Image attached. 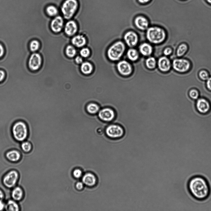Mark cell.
Instances as JSON below:
<instances>
[{
    "mask_svg": "<svg viewBox=\"0 0 211 211\" xmlns=\"http://www.w3.org/2000/svg\"><path fill=\"white\" fill-rule=\"evenodd\" d=\"M172 53V50L170 47L166 48L163 51V53L165 56H169Z\"/></svg>",
    "mask_w": 211,
    "mask_h": 211,
    "instance_id": "obj_39",
    "label": "cell"
},
{
    "mask_svg": "<svg viewBox=\"0 0 211 211\" xmlns=\"http://www.w3.org/2000/svg\"><path fill=\"white\" fill-rule=\"evenodd\" d=\"M4 196L3 193L2 191L0 190V200H1L3 198Z\"/></svg>",
    "mask_w": 211,
    "mask_h": 211,
    "instance_id": "obj_45",
    "label": "cell"
},
{
    "mask_svg": "<svg viewBox=\"0 0 211 211\" xmlns=\"http://www.w3.org/2000/svg\"><path fill=\"white\" fill-rule=\"evenodd\" d=\"M90 51L89 49L87 48H83L81 49L80 52L81 56L84 57H87L90 55Z\"/></svg>",
    "mask_w": 211,
    "mask_h": 211,
    "instance_id": "obj_35",
    "label": "cell"
},
{
    "mask_svg": "<svg viewBox=\"0 0 211 211\" xmlns=\"http://www.w3.org/2000/svg\"><path fill=\"white\" fill-rule=\"evenodd\" d=\"M44 10L46 14L50 17L56 16L59 13L58 8L54 5L50 4L47 6Z\"/></svg>",
    "mask_w": 211,
    "mask_h": 211,
    "instance_id": "obj_21",
    "label": "cell"
},
{
    "mask_svg": "<svg viewBox=\"0 0 211 211\" xmlns=\"http://www.w3.org/2000/svg\"><path fill=\"white\" fill-rule=\"evenodd\" d=\"M74 176L76 178H79L82 175V172L79 169L75 170L73 172Z\"/></svg>",
    "mask_w": 211,
    "mask_h": 211,
    "instance_id": "obj_37",
    "label": "cell"
},
{
    "mask_svg": "<svg viewBox=\"0 0 211 211\" xmlns=\"http://www.w3.org/2000/svg\"><path fill=\"white\" fill-rule=\"evenodd\" d=\"M198 76L200 79L203 81H206L209 77L208 73L205 70L200 71Z\"/></svg>",
    "mask_w": 211,
    "mask_h": 211,
    "instance_id": "obj_34",
    "label": "cell"
},
{
    "mask_svg": "<svg viewBox=\"0 0 211 211\" xmlns=\"http://www.w3.org/2000/svg\"><path fill=\"white\" fill-rule=\"evenodd\" d=\"M157 65L159 69L164 72L169 71L171 66L169 59L166 56L161 57L159 58Z\"/></svg>",
    "mask_w": 211,
    "mask_h": 211,
    "instance_id": "obj_16",
    "label": "cell"
},
{
    "mask_svg": "<svg viewBox=\"0 0 211 211\" xmlns=\"http://www.w3.org/2000/svg\"><path fill=\"white\" fill-rule=\"evenodd\" d=\"M205 85L207 89L211 91V77H209L206 81Z\"/></svg>",
    "mask_w": 211,
    "mask_h": 211,
    "instance_id": "obj_36",
    "label": "cell"
},
{
    "mask_svg": "<svg viewBox=\"0 0 211 211\" xmlns=\"http://www.w3.org/2000/svg\"><path fill=\"white\" fill-rule=\"evenodd\" d=\"M64 20L62 17L57 15L52 20L50 23V27L52 31L55 32H60L63 27Z\"/></svg>",
    "mask_w": 211,
    "mask_h": 211,
    "instance_id": "obj_15",
    "label": "cell"
},
{
    "mask_svg": "<svg viewBox=\"0 0 211 211\" xmlns=\"http://www.w3.org/2000/svg\"><path fill=\"white\" fill-rule=\"evenodd\" d=\"M82 181L84 184L88 186H92L94 185L96 182L95 176L90 173L85 174L83 177Z\"/></svg>",
    "mask_w": 211,
    "mask_h": 211,
    "instance_id": "obj_20",
    "label": "cell"
},
{
    "mask_svg": "<svg viewBox=\"0 0 211 211\" xmlns=\"http://www.w3.org/2000/svg\"><path fill=\"white\" fill-rule=\"evenodd\" d=\"M5 49L4 46L0 43V58H2L4 54Z\"/></svg>",
    "mask_w": 211,
    "mask_h": 211,
    "instance_id": "obj_40",
    "label": "cell"
},
{
    "mask_svg": "<svg viewBox=\"0 0 211 211\" xmlns=\"http://www.w3.org/2000/svg\"><path fill=\"white\" fill-rule=\"evenodd\" d=\"M196 109L200 114L205 115L209 113L211 110V104L206 98L200 97L195 101Z\"/></svg>",
    "mask_w": 211,
    "mask_h": 211,
    "instance_id": "obj_6",
    "label": "cell"
},
{
    "mask_svg": "<svg viewBox=\"0 0 211 211\" xmlns=\"http://www.w3.org/2000/svg\"><path fill=\"white\" fill-rule=\"evenodd\" d=\"M187 187L190 195L197 201H203L207 200L211 193L209 182L205 177L200 175H193L190 178L187 182Z\"/></svg>",
    "mask_w": 211,
    "mask_h": 211,
    "instance_id": "obj_1",
    "label": "cell"
},
{
    "mask_svg": "<svg viewBox=\"0 0 211 211\" xmlns=\"http://www.w3.org/2000/svg\"><path fill=\"white\" fill-rule=\"evenodd\" d=\"M99 118L103 121L109 122L113 120L115 117V113L113 109L107 107L101 109L98 114Z\"/></svg>",
    "mask_w": 211,
    "mask_h": 211,
    "instance_id": "obj_11",
    "label": "cell"
},
{
    "mask_svg": "<svg viewBox=\"0 0 211 211\" xmlns=\"http://www.w3.org/2000/svg\"><path fill=\"white\" fill-rule=\"evenodd\" d=\"M75 61L76 63L80 64L82 63L83 60L82 58L81 57L79 56H77L75 58Z\"/></svg>",
    "mask_w": 211,
    "mask_h": 211,
    "instance_id": "obj_42",
    "label": "cell"
},
{
    "mask_svg": "<svg viewBox=\"0 0 211 211\" xmlns=\"http://www.w3.org/2000/svg\"><path fill=\"white\" fill-rule=\"evenodd\" d=\"M106 135L111 138H118L122 137L124 134L123 128L116 124H112L106 127L105 130Z\"/></svg>",
    "mask_w": 211,
    "mask_h": 211,
    "instance_id": "obj_7",
    "label": "cell"
},
{
    "mask_svg": "<svg viewBox=\"0 0 211 211\" xmlns=\"http://www.w3.org/2000/svg\"><path fill=\"white\" fill-rule=\"evenodd\" d=\"M124 40L128 46L133 47L137 44L139 38L137 34L133 31H129L126 32L124 35Z\"/></svg>",
    "mask_w": 211,
    "mask_h": 211,
    "instance_id": "obj_14",
    "label": "cell"
},
{
    "mask_svg": "<svg viewBox=\"0 0 211 211\" xmlns=\"http://www.w3.org/2000/svg\"><path fill=\"white\" fill-rule=\"evenodd\" d=\"M127 56L129 60L134 61L138 60L139 57V54L136 49L133 48H131L127 50Z\"/></svg>",
    "mask_w": 211,
    "mask_h": 211,
    "instance_id": "obj_24",
    "label": "cell"
},
{
    "mask_svg": "<svg viewBox=\"0 0 211 211\" xmlns=\"http://www.w3.org/2000/svg\"><path fill=\"white\" fill-rule=\"evenodd\" d=\"M40 46V43L36 39L32 40L29 44V50L32 52L34 53L39 49Z\"/></svg>",
    "mask_w": 211,
    "mask_h": 211,
    "instance_id": "obj_28",
    "label": "cell"
},
{
    "mask_svg": "<svg viewBox=\"0 0 211 211\" xmlns=\"http://www.w3.org/2000/svg\"><path fill=\"white\" fill-rule=\"evenodd\" d=\"M145 65L149 69H153L156 66L157 62L155 58L153 57H148L145 60Z\"/></svg>",
    "mask_w": 211,
    "mask_h": 211,
    "instance_id": "obj_29",
    "label": "cell"
},
{
    "mask_svg": "<svg viewBox=\"0 0 211 211\" xmlns=\"http://www.w3.org/2000/svg\"><path fill=\"white\" fill-rule=\"evenodd\" d=\"M117 68L119 73L124 76L130 75L133 70L131 64L126 60H121L117 65Z\"/></svg>",
    "mask_w": 211,
    "mask_h": 211,
    "instance_id": "obj_12",
    "label": "cell"
},
{
    "mask_svg": "<svg viewBox=\"0 0 211 211\" xmlns=\"http://www.w3.org/2000/svg\"><path fill=\"white\" fill-rule=\"evenodd\" d=\"M79 7L78 0H64L61 6L60 11L63 17L69 20L75 14Z\"/></svg>",
    "mask_w": 211,
    "mask_h": 211,
    "instance_id": "obj_4",
    "label": "cell"
},
{
    "mask_svg": "<svg viewBox=\"0 0 211 211\" xmlns=\"http://www.w3.org/2000/svg\"><path fill=\"white\" fill-rule=\"evenodd\" d=\"M139 49L140 53L142 55L145 56H150L152 54L153 51L152 46L147 43L141 44L139 46Z\"/></svg>",
    "mask_w": 211,
    "mask_h": 211,
    "instance_id": "obj_18",
    "label": "cell"
},
{
    "mask_svg": "<svg viewBox=\"0 0 211 211\" xmlns=\"http://www.w3.org/2000/svg\"><path fill=\"white\" fill-rule=\"evenodd\" d=\"M32 144L28 141H24L22 142L20 145L22 150L25 152L30 151L32 148Z\"/></svg>",
    "mask_w": 211,
    "mask_h": 211,
    "instance_id": "obj_33",
    "label": "cell"
},
{
    "mask_svg": "<svg viewBox=\"0 0 211 211\" xmlns=\"http://www.w3.org/2000/svg\"><path fill=\"white\" fill-rule=\"evenodd\" d=\"M187 49L188 47L186 44H180L176 51L177 55L179 57L182 56L186 52Z\"/></svg>",
    "mask_w": 211,
    "mask_h": 211,
    "instance_id": "obj_31",
    "label": "cell"
},
{
    "mask_svg": "<svg viewBox=\"0 0 211 211\" xmlns=\"http://www.w3.org/2000/svg\"><path fill=\"white\" fill-rule=\"evenodd\" d=\"M140 4L145 5L149 3L152 0H136Z\"/></svg>",
    "mask_w": 211,
    "mask_h": 211,
    "instance_id": "obj_41",
    "label": "cell"
},
{
    "mask_svg": "<svg viewBox=\"0 0 211 211\" xmlns=\"http://www.w3.org/2000/svg\"><path fill=\"white\" fill-rule=\"evenodd\" d=\"M65 52L68 57L72 58L75 56L76 51V49L73 46L71 45H69L66 48Z\"/></svg>",
    "mask_w": 211,
    "mask_h": 211,
    "instance_id": "obj_32",
    "label": "cell"
},
{
    "mask_svg": "<svg viewBox=\"0 0 211 211\" xmlns=\"http://www.w3.org/2000/svg\"><path fill=\"white\" fill-rule=\"evenodd\" d=\"M82 72L86 75L90 74L93 70L92 65L88 62H85L82 63L80 67Z\"/></svg>",
    "mask_w": 211,
    "mask_h": 211,
    "instance_id": "obj_25",
    "label": "cell"
},
{
    "mask_svg": "<svg viewBox=\"0 0 211 211\" xmlns=\"http://www.w3.org/2000/svg\"><path fill=\"white\" fill-rule=\"evenodd\" d=\"M146 37L150 43L157 44L163 42L166 37L165 31L162 28L157 26L148 27L147 29Z\"/></svg>",
    "mask_w": 211,
    "mask_h": 211,
    "instance_id": "obj_3",
    "label": "cell"
},
{
    "mask_svg": "<svg viewBox=\"0 0 211 211\" xmlns=\"http://www.w3.org/2000/svg\"><path fill=\"white\" fill-rule=\"evenodd\" d=\"M209 3L211 4V0H206Z\"/></svg>",
    "mask_w": 211,
    "mask_h": 211,
    "instance_id": "obj_46",
    "label": "cell"
},
{
    "mask_svg": "<svg viewBox=\"0 0 211 211\" xmlns=\"http://www.w3.org/2000/svg\"><path fill=\"white\" fill-rule=\"evenodd\" d=\"M11 195L14 200H19L23 197V191L20 188L18 187H16L13 190Z\"/></svg>",
    "mask_w": 211,
    "mask_h": 211,
    "instance_id": "obj_26",
    "label": "cell"
},
{
    "mask_svg": "<svg viewBox=\"0 0 211 211\" xmlns=\"http://www.w3.org/2000/svg\"><path fill=\"white\" fill-rule=\"evenodd\" d=\"M188 95L191 99L195 101L200 97L199 91L196 88L190 89L188 92Z\"/></svg>",
    "mask_w": 211,
    "mask_h": 211,
    "instance_id": "obj_30",
    "label": "cell"
},
{
    "mask_svg": "<svg viewBox=\"0 0 211 211\" xmlns=\"http://www.w3.org/2000/svg\"><path fill=\"white\" fill-rule=\"evenodd\" d=\"M6 73L4 70L0 69V83L2 82L5 79Z\"/></svg>",
    "mask_w": 211,
    "mask_h": 211,
    "instance_id": "obj_38",
    "label": "cell"
},
{
    "mask_svg": "<svg viewBox=\"0 0 211 211\" xmlns=\"http://www.w3.org/2000/svg\"><path fill=\"white\" fill-rule=\"evenodd\" d=\"M5 208L7 211H18L19 207L17 204L12 200H9L5 205Z\"/></svg>",
    "mask_w": 211,
    "mask_h": 211,
    "instance_id": "obj_27",
    "label": "cell"
},
{
    "mask_svg": "<svg viewBox=\"0 0 211 211\" xmlns=\"http://www.w3.org/2000/svg\"><path fill=\"white\" fill-rule=\"evenodd\" d=\"M5 208V205L4 203L2 202L1 200H0V211L3 210Z\"/></svg>",
    "mask_w": 211,
    "mask_h": 211,
    "instance_id": "obj_44",
    "label": "cell"
},
{
    "mask_svg": "<svg viewBox=\"0 0 211 211\" xmlns=\"http://www.w3.org/2000/svg\"><path fill=\"white\" fill-rule=\"evenodd\" d=\"M42 63V58L38 53H33L29 57L28 61V66L29 69L35 71L38 70Z\"/></svg>",
    "mask_w": 211,
    "mask_h": 211,
    "instance_id": "obj_8",
    "label": "cell"
},
{
    "mask_svg": "<svg viewBox=\"0 0 211 211\" xmlns=\"http://www.w3.org/2000/svg\"><path fill=\"white\" fill-rule=\"evenodd\" d=\"M6 156L7 158L10 161L16 162L19 160L20 155L18 151L13 150L7 152Z\"/></svg>",
    "mask_w": 211,
    "mask_h": 211,
    "instance_id": "obj_23",
    "label": "cell"
},
{
    "mask_svg": "<svg viewBox=\"0 0 211 211\" xmlns=\"http://www.w3.org/2000/svg\"><path fill=\"white\" fill-rule=\"evenodd\" d=\"M18 178V174L15 171H11L6 174L3 179L4 185L8 188L13 187L15 184Z\"/></svg>",
    "mask_w": 211,
    "mask_h": 211,
    "instance_id": "obj_13",
    "label": "cell"
},
{
    "mask_svg": "<svg viewBox=\"0 0 211 211\" xmlns=\"http://www.w3.org/2000/svg\"><path fill=\"white\" fill-rule=\"evenodd\" d=\"M133 22L136 27L141 30H147L149 27V23L148 18L143 14L136 15L134 18Z\"/></svg>",
    "mask_w": 211,
    "mask_h": 211,
    "instance_id": "obj_10",
    "label": "cell"
},
{
    "mask_svg": "<svg viewBox=\"0 0 211 211\" xmlns=\"http://www.w3.org/2000/svg\"><path fill=\"white\" fill-rule=\"evenodd\" d=\"M99 105L94 102H90L86 106V110L89 114L94 115L97 113L100 109Z\"/></svg>",
    "mask_w": 211,
    "mask_h": 211,
    "instance_id": "obj_22",
    "label": "cell"
},
{
    "mask_svg": "<svg viewBox=\"0 0 211 211\" xmlns=\"http://www.w3.org/2000/svg\"><path fill=\"white\" fill-rule=\"evenodd\" d=\"M25 61H24V62H25ZM22 62H23L22 61V62H19V66H20V67H21V65L20 64V63H22Z\"/></svg>",
    "mask_w": 211,
    "mask_h": 211,
    "instance_id": "obj_47",
    "label": "cell"
},
{
    "mask_svg": "<svg viewBox=\"0 0 211 211\" xmlns=\"http://www.w3.org/2000/svg\"><path fill=\"white\" fill-rule=\"evenodd\" d=\"M72 44L76 47L80 48L84 46L86 43L85 37L82 35H78L74 37L72 39Z\"/></svg>",
    "mask_w": 211,
    "mask_h": 211,
    "instance_id": "obj_19",
    "label": "cell"
},
{
    "mask_svg": "<svg viewBox=\"0 0 211 211\" xmlns=\"http://www.w3.org/2000/svg\"><path fill=\"white\" fill-rule=\"evenodd\" d=\"M11 133L14 139L18 142H21L26 140L29 133L27 124L22 120L16 121L12 126Z\"/></svg>",
    "mask_w": 211,
    "mask_h": 211,
    "instance_id": "obj_2",
    "label": "cell"
},
{
    "mask_svg": "<svg viewBox=\"0 0 211 211\" xmlns=\"http://www.w3.org/2000/svg\"><path fill=\"white\" fill-rule=\"evenodd\" d=\"M83 187V184L81 182H78L76 184V187L77 189L80 190Z\"/></svg>",
    "mask_w": 211,
    "mask_h": 211,
    "instance_id": "obj_43",
    "label": "cell"
},
{
    "mask_svg": "<svg viewBox=\"0 0 211 211\" xmlns=\"http://www.w3.org/2000/svg\"><path fill=\"white\" fill-rule=\"evenodd\" d=\"M77 30V26L76 22L73 20H70L67 22L64 31L68 36H71L75 34Z\"/></svg>",
    "mask_w": 211,
    "mask_h": 211,
    "instance_id": "obj_17",
    "label": "cell"
},
{
    "mask_svg": "<svg viewBox=\"0 0 211 211\" xmlns=\"http://www.w3.org/2000/svg\"><path fill=\"white\" fill-rule=\"evenodd\" d=\"M172 66L176 71L179 73H184L190 69V64L187 60L184 59H176L172 62Z\"/></svg>",
    "mask_w": 211,
    "mask_h": 211,
    "instance_id": "obj_9",
    "label": "cell"
},
{
    "mask_svg": "<svg viewBox=\"0 0 211 211\" xmlns=\"http://www.w3.org/2000/svg\"><path fill=\"white\" fill-rule=\"evenodd\" d=\"M125 49V44L121 41L114 43L108 49L107 55L109 59L113 61L118 60L123 55Z\"/></svg>",
    "mask_w": 211,
    "mask_h": 211,
    "instance_id": "obj_5",
    "label": "cell"
}]
</instances>
